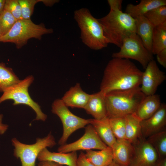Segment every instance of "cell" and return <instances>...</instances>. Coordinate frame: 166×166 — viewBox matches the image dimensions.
<instances>
[{
	"label": "cell",
	"mask_w": 166,
	"mask_h": 166,
	"mask_svg": "<svg viewBox=\"0 0 166 166\" xmlns=\"http://www.w3.org/2000/svg\"><path fill=\"white\" fill-rule=\"evenodd\" d=\"M142 73L129 59L113 58L105 69L100 91L105 94L140 86Z\"/></svg>",
	"instance_id": "obj_1"
},
{
	"label": "cell",
	"mask_w": 166,
	"mask_h": 166,
	"mask_svg": "<svg viewBox=\"0 0 166 166\" xmlns=\"http://www.w3.org/2000/svg\"><path fill=\"white\" fill-rule=\"evenodd\" d=\"M145 97L140 86L124 90L111 91L105 93L107 118L125 117L134 113Z\"/></svg>",
	"instance_id": "obj_2"
},
{
	"label": "cell",
	"mask_w": 166,
	"mask_h": 166,
	"mask_svg": "<svg viewBox=\"0 0 166 166\" xmlns=\"http://www.w3.org/2000/svg\"><path fill=\"white\" fill-rule=\"evenodd\" d=\"M98 20L109 43L120 48L125 38L136 34L135 19L122 10H110L107 15Z\"/></svg>",
	"instance_id": "obj_3"
},
{
	"label": "cell",
	"mask_w": 166,
	"mask_h": 166,
	"mask_svg": "<svg viewBox=\"0 0 166 166\" xmlns=\"http://www.w3.org/2000/svg\"><path fill=\"white\" fill-rule=\"evenodd\" d=\"M74 19L81 30L82 42L90 49L98 50L109 43L104 34L102 26L86 8H81L74 12Z\"/></svg>",
	"instance_id": "obj_4"
},
{
	"label": "cell",
	"mask_w": 166,
	"mask_h": 166,
	"mask_svg": "<svg viewBox=\"0 0 166 166\" xmlns=\"http://www.w3.org/2000/svg\"><path fill=\"white\" fill-rule=\"evenodd\" d=\"M53 32L52 29L46 28L43 23L36 24L31 19H22L17 20L10 30L1 37L0 42L13 43L19 49L30 38L41 40L42 35Z\"/></svg>",
	"instance_id": "obj_5"
},
{
	"label": "cell",
	"mask_w": 166,
	"mask_h": 166,
	"mask_svg": "<svg viewBox=\"0 0 166 166\" xmlns=\"http://www.w3.org/2000/svg\"><path fill=\"white\" fill-rule=\"evenodd\" d=\"M34 78L30 75L15 85L8 88L3 92L0 97V104L7 100L14 101L13 105L23 104L29 106L36 113V120L45 121L47 116L42 111L40 106L35 102L30 96L28 88L33 83Z\"/></svg>",
	"instance_id": "obj_6"
},
{
	"label": "cell",
	"mask_w": 166,
	"mask_h": 166,
	"mask_svg": "<svg viewBox=\"0 0 166 166\" xmlns=\"http://www.w3.org/2000/svg\"><path fill=\"white\" fill-rule=\"evenodd\" d=\"M11 142L14 147V155L20 159L22 166H35L36 160L41 151L45 148H52L56 144L51 132L43 138H37L36 142L33 144L22 143L15 138H13Z\"/></svg>",
	"instance_id": "obj_7"
},
{
	"label": "cell",
	"mask_w": 166,
	"mask_h": 166,
	"mask_svg": "<svg viewBox=\"0 0 166 166\" xmlns=\"http://www.w3.org/2000/svg\"><path fill=\"white\" fill-rule=\"evenodd\" d=\"M68 107L59 99L55 100L52 105V112L59 117L63 125V134L58 142L61 145L65 144L73 133L90 124L91 122V119H85L74 115Z\"/></svg>",
	"instance_id": "obj_8"
},
{
	"label": "cell",
	"mask_w": 166,
	"mask_h": 166,
	"mask_svg": "<svg viewBox=\"0 0 166 166\" xmlns=\"http://www.w3.org/2000/svg\"><path fill=\"white\" fill-rule=\"evenodd\" d=\"M117 52L113 53V58L135 60L145 69L148 63L153 59V55L150 53L144 46L136 34H133L125 38Z\"/></svg>",
	"instance_id": "obj_9"
},
{
	"label": "cell",
	"mask_w": 166,
	"mask_h": 166,
	"mask_svg": "<svg viewBox=\"0 0 166 166\" xmlns=\"http://www.w3.org/2000/svg\"><path fill=\"white\" fill-rule=\"evenodd\" d=\"M85 131L83 135L76 141L61 145L57 149L58 152L67 153L80 150H102L108 147L101 140L91 124L85 128Z\"/></svg>",
	"instance_id": "obj_10"
},
{
	"label": "cell",
	"mask_w": 166,
	"mask_h": 166,
	"mask_svg": "<svg viewBox=\"0 0 166 166\" xmlns=\"http://www.w3.org/2000/svg\"><path fill=\"white\" fill-rule=\"evenodd\" d=\"M145 69L142 73L141 90L145 96L155 94L158 86L165 80L166 76L153 59L148 63Z\"/></svg>",
	"instance_id": "obj_11"
},
{
	"label": "cell",
	"mask_w": 166,
	"mask_h": 166,
	"mask_svg": "<svg viewBox=\"0 0 166 166\" xmlns=\"http://www.w3.org/2000/svg\"><path fill=\"white\" fill-rule=\"evenodd\" d=\"M143 137L149 136L166 130V105L161 104L157 111L149 118L140 122Z\"/></svg>",
	"instance_id": "obj_12"
},
{
	"label": "cell",
	"mask_w": 166,
	"mask_h": 166,
	"mask_svg": "<svg viewBox=\"0 0 166 166\" xmlns=\"http://www.w3.org/2000/svg\"><path fill=\"white\" fill-rule=\"evenodd\" d=\"M112 148L113 161L123 166H131L135 155V146L126 139H117Z\"/></svg>",
	"instance_id": "obj_13"
},
{
	"label": "cell",
	"mask_w": 166,
	"mask_h": 166,
	"mask_svg": "<svg viewBox=\"0 0 166 166\" xmlns=\"http://www.w3.org/2000/svg\"><path fill=\"white\" fill-rule=\"evenodd\" d=\"M134 146L135 155L131 166H153L159 157L155 149L146 139Z\"/></svg>",
	"instance_id": "obj_14"
},
{
	"label": "cell",
	"mask_w": 166,
	"mask_h": 166,
	"mask_svg": "<svg viewBox=\"0 0 166 166\" xmlns=\"http://www.w3.org/2000/svg\"><path fill=\"white\" fill-rule=\"evenodd\" d=\"M90 96V94L84 92L77 83L65 93L61 99L67 107L84 109Z\"/></svg>",
	"instance_id": "obj_15"
},
{
	"label": "cell",
	"mask_w": 166,
	"mask_h": 166,
	"mask_svg": "<svg viewBox=\"0 0 166 166\" xmlns=\"http://www.w3.org/2000/svg\"><path fill=\"white\" fill-rule=\"evenodd\" d=\"M37 159L40 161H48L62 165L77 166V156L76 151L67 153L52 152L45 148L40 152Z\"/></svg>",
	"instance_id": "obj_16"
},
{
	"label": "cell",
	"mask_w": 166,
	"mask_h": 166,
	"mask_svg": "<svg viewBox=\"0 0 166 166\" xmlns=\"http://www.w3.org/2000/svg\"><path fill=\"white\" fill-rule=\"evenodd\" d=\"M105 94L100 91L90 94V98L84 109L94 119L101 120L107 117Z\"/></svg>",
	"instance_id": "obj_17"
},
{
	"label": "cell",
	"mask_w": 166,
	"mask_h": 166,
	"mask_svg": "<svg viewBox=\"0 0 166 166\" xmlns=\"http://www.w3.org/2000/svg\"><path fill=\"white\" fill-rule=\"evenodd\" d=\"M161 103L160 96L157 94L145 96L133 113L141 121L154 114L159 108Z\"/></svg>",
	"instance_id": "obj_18"
},
{
	"label": "cell",
	"mask_w": 166,
	"mask_h": 166,
	"mask_svg": "<svg viewBox=\"0 0 166 166\" xmlns=\"http://www.w3.org/2000/svg\"><path fill=\"white\" fill-rule=\"evenodd\" d=\"M135 19L136 34L141 39L146 48L152 54V41L154 27L144 16H139Z\"/></svg>",
	"instance_id": "obj_19"
},
{
	"label": "cell",
	"mask_w": 166,
	"mask_h": 166,
	"mask_svg": "<svg viewBox=\"0 0 166 166\" xmlns=\"http://www.w3.org/2000/svg\"><path fill=\"white\" fill-rule=\"evenodd\" d=\"M166 6V0H141L137 5H127L125 13L135 19L144 16L149 11L159 6Z\"/></svg>",
	"instance_id": "obj_20"
},
{
	"label": "cell",
	"mask_w": 166,
	"mask_h": 166,
	"mask_svg": "<svg viewBox=\"0 0 166 166\" xmlns=\"http://www.w3.org/2000/svg\"><path fill=\"white\" fill-rule=\"evenodd\" d=\"M125 117V139L135 146L144 139L142 136L141 121L134 114L128 115Z\"/></svg>",
	"instance_id": "obj_21"
},
{
	"label": "cell",
	"mask_w": 166,
	"mask_h": 166,
	"mask_svg": "<svg viewBox=\"0 0 166 166\" xmlns=\"http://www.w3.org/2000/svg\"><path fill=\"white\" fill-rule=\"evenodd\" d=\"M103 142L111 148L117 140L106 117L101 120L91 119L90 124Z\"/></svg>",
	"instance_id": "obj_22"
},
{
	"label": "cell",
	"mask_w": 166,
	"mask_h": 166,
	"mask_svg": "<svg viewBox=\"0 0 166 166\" xmlns=\"http://www.w3.org/2000/svg\"><path fill=\"white\" fill-rule=\"evenodd\" d=\"M86 151V158L95 166H108L113 161L112 150L109 147L99 151L90 149Z\"/></svg>",
	"instance_id": "obj_23"
},
{
	"label": "cell",
	"mask_w": 166,
	"mask_h": 166,
	"mask_svg": "<svg viewBox=\"0 0 166 166\" xmlns=\"http://www.w3.org/2000/svg\"><path fill=\"white\" fill-rule=\"evenodd\" d=\"M12 69L0 63V92H3L20 81Z\"/></svg>",
	"instance_id": "obj_24"
},
{
	"label": "cell",
	"mask_w": 166,
	"mask_h": 166,
	"mask_svg": "<svg viewBox=\"0 0 166 166\" xmlns=\"http://www.w3.org/2000/svg\"><path fill=\"white\" fill-rule=\"evenodd\" d=\"M166 48V22L154 28L152 53L156 54Z\"/></svg>",
	"instance_id": "obj_25"
},
{
	"label": "cell",
	"mask_w": 166,
	"mask_h": 166,
	"mask_svg": "<svg viewBox=\"0 0 166 166\" xmlns=\"http://www.w3.org/2000/svg\"><path fill=\"white\" fill-rule=\"evenodd\" d=\"M156 151L159 158H166V130L155 133L146 139Z\"/></svg>",
	"instance_id": "obj_26"
},
{
	"label": "cell",
	"mask_w": 166,
	"mask_h": 166,
	"mask_svg": "<svg viewBox=\"0 0 166 166\" xmlns=\"http://www.w3.org/2000/svg\"><path fill=\"white\" fill-rule=\"evenodd\" d=\"M154 27L166 22V6L153 9L144 15Z\"/></svg>",
	"instance_id": "obj_27"
},
{
	"label": "cell",
	"mask_w": 166,
	"mask_h": 166,
	"mask_svg": "<svg viewBox=\"0 0 166 166\" xmlns=\"http://www.w3.org/2000/svg\"><path fill=\"white\" fill-rule=\"evenodd\" d=\"M112 132L117 139H125V117L109 119Z\"/></svg>",
	"instance_id": "obj_28"
},
{
	"label": "cell",
	"mask_w": 166,
	"mask_h": 166,
	"mask_svg": "<svg viewBox=\"0 0 166 166\" xmlns=\"http://www.w3.org/2000/svg\"><path fill=\"white\" fill-rule=\"evenodd\" d=\"M17 21L10 12L5 9L3 10L0 14V33L1 37L10 30Z\"/></svg>",
	"instance_id": "obj_29"
},
{
	"label": "cell",
	"mask_w": 166,
	"mask_h": 166,
	"mask_svg": "<svg viewBox=\"0 0 166 166\" xmlns=\"http://www.w3.org/2000/svg\"><path fill=\"white\" fill-rule=\"evenodd\" d=\"M21 7L22 19L29 20L33 14L35 5L40 0H18Z\"/></svg>",
	"instance_id": "obj_30"
},
{
	"label": "cell",
	"mask_w": 166,
	"mask_h": 166,
	"mask_svg": "<svg viewBox=\"0 0 166 166\" xmlns=\"http://www.w3.org/2000/svg\"><path fill=\"white\" fill-rule=\"evenodd\" d=\"M4 9L10 12L17 20L22 19L21 7L18 0H6Z\"/></svg>",
	"instance_id": "obj_31"
},
{
	"label": "cell",
	"mask_w": 166,
	"mask_h": 166,
	"mask_svg": "<svg viewBox=\"0 0 166 166\" xmlns=\"http://www.w3.org/2000/svg\"><path fill=\"white\" fill-rule=\"evenodd\" d=\"M77 166H95L86 158L85 154L81 152L77 157Z\"/></svg>",
	"instance_id": "obj_32"
},
{
	"label": "cell",
	"mask_w": 166,
	"mask_h": 166,
	"mask_svg": "<svg viewBox=\"0 0 166 166\" xmlns=\"http://www.w3.org/2000/svg\"><path fill=\"white\" fill-rule=\"evenodd\" d=\"M156 59L158 63L164 68H166V48L157 53Z\"/></svg>",
	"instance_id": "obj_33"
},
{
	"label": "cell",
	"mask_w": 166,
	"mask_h": 166,
	"mask_svg": "<svg viewBox=\"0 0 166 166\" xmlns=\"http://www.w3.org/2000/svg\"><path fill=\"white\" fill-rule=\"evenodd\" d=\"M122 0H108L110 10H121Z\"/></svg>",
	"instance_id": "obj_34"
},
{
	"label": "cell",
	"mask_w": 166,
	"mask_h": 166,
	"mask_svg": "<svg viewBox=\"0 0 166 166\" xmlns=\"http://www.w3.org/2000/svg\"><path fill=\"white\" fill-rule=\"evenodd\" d=\"M37 166H63V165L53 161H40Z\"/></svg>",
	"instance_id": "obj_35"
},
{
	"label": "cell",
	"mask_w": 166,
	"mask_h": 166,
	"mask_svg": "<svg viewBox=\"0 0 166 166\" xmlns=\"http://www.w3.org/2000/svg\"><path fill=\"white\" fill-rule=\"evenodd\" d=\"M3 115L0 114V134H3L7 131L8 128V126L7 124H3L2 123V119Z\"/></svg>",
	"instance_id": "obj_36"
},
{
	"label": "cell",
	"mask_w": 166,
	"mask_h": 166,
	"mask_svg": "<svg viewBox=\"0 0 166 166\" xmlns=\"http://www.w3.org/2000/svg\"><path fill=\"white\" fill-rule=\"evenodd\" d=\"M153 166H166V157L159 158Z\"/></svg>",
	"instance_id": "obj_37"
},
{
	"label": "cell",
	"mask_w": 166,
	"mask_h": 166,
	"mask_svg": "<svg viewBox=\"0 0 166 166\" xmlns=\"http://www.w3.org/2000/svg\"><path fill=\"white\" fill-rule=\"evenodd\" d=\"M58 2V0H40V2H42L46 6H52Z\"/></svg>",
	"instance_id": "obj_38"
},
{
	"label": "cell",
	"mask_w": 166,
	"mask_h": 166,
	"mask_svg": "<svg viewBox=\"0 0 166 166\" xmlns=\"http://www.w3.org/2000/svg\"><path fill=\"white\" fill-rule=\"evenodd\" d=\"M6 0H0V14L4 10Z\"/></svg>",
	"instance_id": "obj_39"
},
{
	"label": "cell",
	"mask_w": 166,
	"mask_h": 166,
	"mask_svg": "<svg viewBox=\"0 0 166 166\" xmlns=\"http://www.w3.org/2000/svg\"><path fill=\"white\" fill-rule=\"evenodd\" d=\"M108 166H123L122 165H121L114 161H113Z\"/></svg>",
	"instance_id": "obj_40"
},
{
	"label": "cell",
	"mask_w": 166,
	"mask_h": 166,
	"mask_svg": "<svg viewBox=\"0 0 166 166\" xmlns=\"http://www.w3.org/2000/svg\"><path fill=\"white\" fill-rule=\"evenodd\" d=\"M1 37V34H0V39Z\"/></svg>",
	"instance_id": "obj_41"
}]
</instances>
